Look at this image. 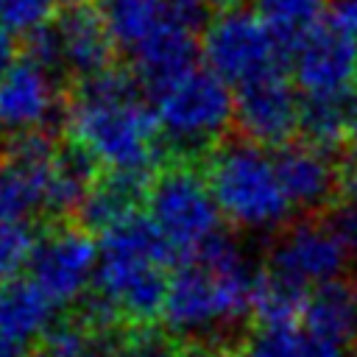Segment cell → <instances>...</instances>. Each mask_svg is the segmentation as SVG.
<instances>
[{
    "instance_id": "obj_22",
    "label": "cell",
    "mask_w": 357,
    "mask_h": 357,
    "mask_svg": "<svg viewBox=\"0 0 357 357\" xmlns=\"http://www.w3.org/2000/svg\"><path fill=\"white\" fill-rule=\"evenodd\" d=\"M123 337L84 321L81 315L64 318L42 335L39 357H117Z\"/></svg>"
},
{
    "instance_id": "obj_1",
    "label": "cell",
    "mask_w": 357,
    "mask_h": 357,
    "mask_svg": "<svg viewBox=\"0 0 357 357\" xmlns=\"http://www.w3.org/2000/svg\"><path fill=\"white\" fill-rule=\"evenodd\" d=\"M64 131L103 173L153 178L167 156L153 106L137 78L117 67L78 81L64 106Z\"/></svg>"
},
{
    "instance_id": "obj_17",
    "label": "cell",
    "mask_w": 357,
    "mask_h": 357,
    "mask_svg": "<svg viewBox=\"0 0 357 357\" xmlns=\"http://www.w3.org/2000/svg\"><path fill=\"white\" fill-rule=\"evenodd\" d=\"M151 178L139 176H120V173H100L92 184L89 195L84 198L78 218L86 231H106L109 226L131 218L139 212V204H145Z\"/></svg>"
},
{
    "instance_id": "obj_3",
    "label": "cell",
    "mask_w": 357,
    "mask_h": 357,
    "mask_svg": "<svg viewBox=\"0 0 357 357\" xmlns=\"http://www.w3.org/2000/svg\"><path fill=\"white\" fill-rule=\"evenodd\" d=\"M176 251L151 218L137 212L100 231L98 271L89 293L106 304L120 324L142 329L162 315L170 265H176Z\"/></svg>"
},
{
    "instance_id": "obj_14",
    "label": "cell",
    "mask_w": 357,
    "mask_h": 357,
    "mask_svg": "<svg viewBox=\"0 0 357 357\" xmlns=\"http://www.w3.org/2000/svg\"><path fill=\"white\" fill-rule=\"evenodd\" d=\"M273 159L293 209L310 212L332 201L340 176L335 162L329 159V151L315 148L310 142H290Z\"/></svg>"
},
{
    "instance_id": "obj_2",
    "label": "cell",
    "mask_w": 357,
    "mask_h": 357,
    "mask_svg": "<svg viewBox=\"0 0 357 357\" xmlns=\"http://www.w3.org/2000/svg\"><path fill=\"white\" fill-rule=\"evenodd\" d=\"M257 276L243 248L218 234L170 271L159 318L173 340L223 337L254 310Z\"/></svg>"
},
{
    "instance_id": "obj_32",
    "label": "cell",
    "mask_w": 357,
    "mask_h": 357,
    "mask_svg": "<svg viewBox=\"0 0 357 357\" xmlns=\"http://www.w3.org/2000/svg\"><path fill=\"white\" fill-rule=\"evenodd\" d=\"M346 204L357 206V167L346 176Z\"/></svg>"
},
{
    "instance_id": "obj_8",
    "label": "cell",
    "mask_w": 357,
    "mask_h": 357,
    "mask_svg": "<svg viewBox=\"0 0 357 357\" xmlns=\"http://www.w3.org/2000/svg\"><path fill=\"white\" fill-rule=\"evenodd\" d=\"M204 61L229 86H243L271 70H279L282 50L254 11L226 8L204 31Z\"/></svg>"
},
{
    "instance_id": "obj_13",
    "label": "cell",
    "mask_w": 357,
    "mask_h": 357,
    "mask_svg": "<svg viewBox=\"0 0 357 357\" xmlns=\"http://www.w3.org/2000/svg\"><path fill=\"white\" fill-rule=\"evenodd\" d=\"M296 86L307 98L357 89V45L335 25L315 28L290 53Z\"/></svg>"
},
{
    "instance_id": "obj_18",
    "label": "cell",
    "mask_w": 357,
    "mask_h": 357,
    "mask_svg": "<svg viewBox=\"0 0 357 357\" xmlns=\"http://www.w3.org/2000/svg\"><path fill=\"white\" fill-rule=\"evenodd\" d=\"M301 324L329 340L349 343L357 332V290L349 282H332L310 293Z\"/></svg>"
},
{
    "instance_id": "obj_10",
    "label": "cell",
    "mask_w": 357,
    "mask_h": 357,
    "mask_svg": "<svg viewBox=\"0 0 357 357\" xmlns=\"http://www.w3.org/2000/svg\"><path fill=\"white\" fill-rule=\"evenodd\" d=\"M349 262L351 254L332 223L304 220L290 226L273 243L265 271L312 293L324 284L340 282Z\"/></svg>"
},
{
    "instance_id": "obj_6",
    "label": "cell",
    "mask_w": 357,
    "mask_h": 357,
    "mask_svg": "<svg viewBox=\"0 0 357 357\" xmlns=\"http://www.w3.org/2000/svg\"><path fill=\"white\" fill-rule=\"evenodd\" d=\"M145 215L176 251L178 259L198 254L220 231V209L206 176L190 165L159 170L145 192Z\"/></svg>"
},
{
    "instance_id": "obj_28",
    "label": "cell",
    "mask_w": 357,
    "mask_h": 357,
    "mask_svg": "<svg viewBox=\"0 0 357 357\" xmlns=\"http://www.w3.org/2000/svg\"><path fill=\"white\" fill-rule=\"evenodd\" d=\"M332 25L357 45V0H329Z\"/></svg>"
},
{
    "instance_id": "obj_30",
    "label": "cell",
    "mask_w": 357,
    "mask_h": 357,
    "mask_svg": "<svg viewBox=\"0 0 357 357\" xmlns=\"http://www.w3.org/2000/svg\"><path fill=\"white\" fill-rule=\"evenodd\" d=\"M17 59H14V36H11V31H6L3 25H0V75L14 64Z\"/></svg>"
},
{
    "instance_id": "obj_26",
    "label": "cell",
    "mask_w": 357,
    "mask_h": 357,
    "mask_svg": "<svg viewBox=\"0 0 357 357\" xmlns=\"http://www.w3.org/2000/svg\"><path fill=\"white\" fill-rule=\"evenodd\" d=\"M117 357H184L178 340L156 335L151 329H139L131 337H123Z\"/></svg>"
},
{
    "instance_id": "obj_4",
    "label": "cell",
    "mask_w": 357,
    "mask_h": 357,
    "mask_svg": "<svg viewBox=\"0 0 357 357\" xmlns=\"http://www.w3.org/2000/svg\"><path fill=\"white\" fill-rule=\"evenodd\" d=\"M206 184L220 215L245 231L279 229L293 204L282 187L276 159L251 139H226L206 156Z\"/></svg>"
},
{
    "instance_id": "obj_36",
    "label": "cell",
    "mask_w": 357,
    "mask_h": 357,
    "mask_svg": "<svg viewBox=\"0 0 357 357\" xmlns=\"http://www.w3.org/2000/svg\"><path fill=\"white\" fill-rule=\"evenodd\" d=\"M354 340H357V332H354Z\"/></svg>"
},
{
    "instance_id": "obj_20",
    "label": "cell",
    "mask_w": 357,
    "mask_h": 357,
    "mask_svg": "<svg viewBox=\"0 0 357 357\" xmlns=\"http://www.w3.org/2000/svg\"><path fill=\"white\" fill-rule=\"evenodd\" d=\"M243 357H346V346L298 321L287 326H259Z\"/></svg>"
},
{
    "instance_id": "obj_15",
    "label": "cell",
    "mask_w": 357,
    "mask_h": 357,
    "mask_svg": "<svg viewBox=\"0 0 357 357\" xmlns=\"http://www.w3.org/2000/svg\"><path fill=\"white\" fill-rule=\"evenodd\" d=\"M98 14L112 45L128 59L153 42L165 28L181 22L162 6V0H98Z\"/></svg>"
},
{
    "instance_id": "obj_19",
    "label": "cell",
    "mask_w": 357,
    "mask_h": 357,
    "mask_svg": "<svg viewBox=\"0 0 357 357\" xmlns=\"http://www.w3.org/2000/svg\"><path fill=\"white\" fill-rule=\"evenodd\" d=\"M357 120V89L340 95H318L301 100V126L304 142L315 148H335L349 139L351 126Z\"/></svg>"
},
{
    "instance_id": "obj_35",
    "label": "cell",
    "mask_w": 357,
    "mask_h": 357,
    "mask_svg": "<svg viewBox=\"0 0 357 357\" xmlns=\"http://www.w3.org/2000/svg\"><path fill=\"white\" fill-rule=\"evenodd\" d=\"M209 3H215V6H234L237 0H209Z\"/></svg>"
},
{
    "instance_id": "obj_34",
    "label": "cell",
    "mask_w": 357,
    "mask_h": 357,
    "mask_svg": "<svg viewBox=\"0 0 357 357\" xmlns=\"http://www.w3.org/2000/svg\"><path fill=\"white\" fill-rule=\"evenodd\" d=\"M349 139H351V145L357 148V120H354V126H351V134H349Z\"/></svg>"
},
{
    "instance_id": "obj_31",
    "label": "cell",
    "mask_w": 357,
    "mask_h": 357,
    "mask_svg": "<svg viewBox=\"0 0 357 357\" xmlns=\"http://www.w3.org/2000/svg\"><path fill=\"white\" fill-rule=\"evenodd\" d=\"M0 357H28V346L14 343V340L0 335Z\"/></svg>"
},
{
    "instance_id": "obj_23",
    "label": "cell",
    "mask_w": 357,
    "mask_h": 357,
    "mask_svg": "<svg viewBox=\"0 0 357 357\" xmlns=\"http://www.w3.org/2000/svg\"><path fill=\"white\" fill-rule=\"evenodd\" d=\"M307 298H310V290H304L282 276H273L268 271H259L251 312L259 326H287V324L301 321Z\"/></svg>"
},
{
    "instance_id": "obj_9",
    "label": "cell",
    "mask_w": 357,
    "mask_h": 357,
    "mask_svg": "<svg viewBox=\"0 0 357 357\" xmlns=\"http://www.w3.org/2000/svg\"><path fill=\"white\" fill-rule=\"evenodd\" d=\"M31 282L56 304H73L89 296L98 271V243L84 226H53L39 234Z\"/></svg>"
},
{
    "instance_id": "obj_33",
    "label": "cell",
    "mask_w": 357,
    "mask_h": 357,
    "mask_svg": "<svg viewBox=\"0 0 357 357\" xmlns=\"http://www.w3.org/2000/svg\"><path fill=\"white\" fill-rule=\"evenodd\" d=\"M206 357H243V354H234V351H226V349H220V351H212V354H206Z\"/></svg>"
},
{
    "instance_id": "obj_21",
    "label": "cell",
    "mask_w": 357,
    "mask_h": 357,
    "mask_svg": "<svg viewBox=\"0 0 357 357\" xmlns=\"http://www.w3.org/2000/svg\"><path fill=\"white\" fill-rule=\"evenodd\" d=\"M326 0H257V17L279 45L282 56L293 53L315 28H321Z\"/></svg>"
},
{
    "instance_id": "obj_24",
    "label": "cell",
    "mask_w": 357,
    "mask_h": 357,
    "mask_svg": "<svg viewBox=\"0 0 357 357\" xmlns=\"http://www.w3.org/2000/svg\"><path fill=\"white\" fill-rule=\"evenodd\" d=\"M39 234L31 223H0V284L31 268Z\"/></svg>"
},
{
    "instance_id": "obj_7",
    "label": "cell",
    "mask_w": 357,
    "mask_h": 357,
    "mask_svg": "<svg viewBox=\"0 0 357 357\" xmlns=\"http://www.w3.org/2000/svg\"><path fill=\"white\" fill-rule=\"evenodd\" d=\"M112 53L109 31L98 8L89 6H67L45 28L28 33V56L33 61L53 73L67 70L78 81L109 70Z\"/></svg>"
},
{
    "instance_id": "obj_29",
    "label": "cell",
    "mask_w": 357,
    "mask_h": 357,
    "mask_svg": "<svg viewBox=\"0 0 357 357\" xmlns=\"http://www.w3.org/2000/svg\"><path fill=\"white\" fill-rule=\"evenodd\" d=\"M162 6H165L176 20L187 22V25H192V28H195V22L204 17V0H162Z\"/></svg>"
},
{
    "instance_id": "obj_5",
    "label": "cell",
    "mask_w": 357,
    "mask_h": 357,
    "mask_svg": "<svg viewBox=\"0 0 357 357\" xmlns=\"http://www.w3.org/2000/svg\"><path fill=\"white\" fill-rule=\"evenodd\" d=\"M151 106L167 151L198 156L215 145L234 120V92L206 67H192L162 89L151 92Z\"/></svg>"
},
{
    "instance_id": "obj_11",
    "label": "cell",
    "mask_w": 357,
    "mask_h": 357,
    "mask_svg": "<svg viewBox=\"0 0 357 357\" xmlns=\"http://www.w3.org/2000/svg\"><path fill=\"white\" fill-rule=\"evenodd\" d=\"M234 123L262 148L290 145L301 126V100L282 67L234 89Z\"/></svg>"
},
{
    "instance_id": "obj_12",
    "label": "cell",
    "mask_w": 357,
    "mask_h": 357,
    "mask_svg": "<svg viewBox=\"0 0 357 357\" xmlns=\"http://www.w3.org/2000/svg\"><path fill=\"white\" fill-rule=\"evenodd\" d=\"M56 112L59 89L53 70L25 56L0 75V131L8 139L45 131Z\"/></svg>"
},
{
    "instance_id": "obj_16",
    "label": "cell",
    "mask_w": 357,
    "mask_h": 357,
    "mask_svg": "<svg viewBox=\"0 0 357 357\" xmlns=\"http://www.w3.org/2000/svg\"><path fill=\"white\" fill-rule=\"evenodd\" d=\"M56 304L31 282L11 279L0 284V335L14 343H33L56 324Z\"/></svg>"
},
{
    "instance_id": "obj_27",
    "label": "cell",
    "mask_w": 357,
    "mask_h": 357,
    "mask_svg": "<svg viewBox=\"0 0 357 357\" xmlns=\"http://www.w3.org/2000/svg\"><path fill=\"white\" fill-rule=\"evenodd\" d=\"M329 223H332V226L337 229V234L343 237V243H346L351 259H357V206L343 204V206L335 212V218H332Z\"/></svg>"
},
{
    "instance_id": "obj_25",
    "label": "cell",
    "mask_w": 357,
    "mask_h": 357,
    "mask_svg": "<svg viewBox=\"0 0 357 357\" xmlns=\"http://www.w3.org/2000/svg\"><path fill=\"white\" fill-rule=\"evenodd\" d=\"M59 0H0V25L6 31L33 33L50 22Z\"/></svg>"
}]
</instances>
